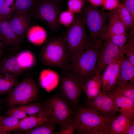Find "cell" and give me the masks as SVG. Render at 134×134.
Wrapping results in <instances>:
<instances>
[{
    "mask_svg": "<svg viewBox=\"0 0 134 134\" xmlns=\"http://www.w3.org/2000/svg\"><path fill=\"white\" fill-rule=\"evenodd\" d=\"M83 91L88 100L92 99L100 94L102 92L100 74L96 73L93 77L88 80L84 85Z\"/></svg>",
    "mask_w": 134,
    "mask_h": 134,
    "instance_id": "cell-19",
    "label": "cell"
},
{
    "mask_svg": "<svg viewBox=\"0 0 134 134\" xmlns=\"http://www.w3.org/2000/svg\"><path fill=\"white\" fill-rule=\"evenodd\" d=\"M56 3L59 4L63 0H52Z\"/></svg>",
    "mask_w": 134,
    "mask_h": 134,
    "instance_id": "cell-45",
    "label": "cell"
},
{
    "mask_svg": "<svg viewBox=\"0 0 134 134\" xmlns=\"http://www.w3.org/2000/svg\"><path fill=\"white\" fill-rule=\"evenodd\" d=\"M59 4L52 0H38L32 12L37 20L45 23L53 32L59 29V18L61 13Z\"/></svg>",
    "mask_w": 134,
    "mask_h": 134,
    "instance_id": "cell-7",
    "label": "cell"
},
{
    "mask_svg": "<svg viewBox=\"0 0 134 134\" xmlns=\"http://www.w3.org/2000/svg\"><path fill=\"white\" fill-rule=\"evenodd\" d=\"M104 92L113 99L120 113L134 120V102L115 90Z\"/></svg>",
    "mask_w": 134,
    "mask_h": 134,
    "instance_id": "cell-13",
    "label": "cell"
},
{
    "mask_svg": "<svg viewBox=\"0 0 134 134\" xmlns=\"http://www.w3.org/2000/svg\"><path fill=\"white\" fill-rule=\"evenodd\" d=\"M124 56V55L122 53L116 58L109 76L106 92L113 90L117 84L120 75V64Z\"/></svg>",
    "mask_w": 134,
    "mask_h": 134,
    "instance_id": "cell-22",
    "label": "cell"
},
{
    "mask_svg": "<svg viewBox=\"0 0 134 134\" xmlns=\"http://www.w3.org/2000/svg\"><path fill=\"white\" fill-rule=\"evenodd\" d=\"M25 69L20 63L17 56L6 58L0 61V73H7L17 77L21 75Z\"/></svg>",
    "mask_w": 134,
    "mask_h": 134,
    "instance_id": "cell-17",
    "label": "cell"
},
{
    "mask_svg": "<svg viewBox=\"0 0 134 134\" xmlns=\"http://www.w3.org/2000/svg\"><path fill=\"white\" fill-rule=\"evenodd\" d=\"M104 0H87L89 3L96 7L102 6Z\"/></svg>",
    "mask_w": 134,
    "mask_h": 134,
    "instance_id": "cell-41",
    "label": "cell"
},
{
    "mask_svg": "<svg viewBox=\"0 0 134 134\" xmlns=\"http://www.w3.org/2000/svg\"><path fill=\"white\" fill-rule=\"evenodd\" d=\"M37 0H15V11L32 13Z\"/></svg>",
    "mask_w": 134,
    "mask_h": 134,
    "instance_id": "cell-28",
    "label": "cell"
},
{
    "mask_svg": "<svg viewBox=\"0 0 134 134\" xmlns=\"http://www.w3.org/2000/svg\"><path fill=\"white\" fill-rule=\"evenodd\" d=\"M134 134V121L132 120L127 131L126 134Z\"/></svg>",
    "mask_w": 134,
    "mask_h": 134,
    "instance_id": "cell-42",
    "label": "cell"
},
{
    "mask_svg": "<svg viewBox=\"0 0 134 134\" xmlns=\"http://www.w3.org/2000/svg\"><path fill=\"white\" fill-rule=\"evenodd\" d=\"M3 116L1 115H0V123L1 120V119Z\"/></svg>",
    "mask_w": 134,
    "mask_h": 134,
    "instance_id": "cell-46",
    "label": "cell"
},
{
    "mask_svg": "<svg viewBox=\"0 0 134 134\" xmlns=\"http://www.w3.org/2000/svg\"><path fill=\"white\" fill-rule=\"evenodd\" d=\"M44 107V104L35 103L30 105H24L18 107L27 114L30 115L36 114L42 110Z\"/></svg>",
    "mask_w": 134,
    "mask_h": 134,
    "instance_id": "cell-32",
    "label": "cell"
},
{
    "mask_svg": "<svg viewBox=\"0 0 134 134\" xmlns=\"http://www.w3.org/2000/svg\"><path fill=\"white\" fill-rule=\"evenodd\" d=\"M101 47L90 44L70 64L63 69L69 71L80 81L83 87L85 82L95 74L96 66Z\"/></svg>",
    "mask_w": 134,
    "mask_h": 134,
    "instance_id": "cell-2",
    "label": "cell"
},
{
    "mask_svg": "<svg viewBox=\"0 0 134 134\" xmlns=\"http://www.w3.org/2000/svg\"><path fill=\"white\" fill-rule=\"evenodd\" d=\"M109 22L105 32L101 38L102 42L112 36L121 34H128L127 29L120 20L116 9L112 10L108 16Z\"/></svg>",
    "mask_w": 134,
    "mask_h": 134,
    "instance_id": "cell-14",
    "label": "cell"
},
{
    "mask_svg": "<svg viewBox=\"0 0 134 134\" xmlns=\"http://www.w3.org/2000/svg\"><path fill=\"white\" fill-rule=\"evenodd\" d=\"M31 31L29 32L28 35V39L31 42L35 44H39L43 42L45 37L43 32L35 33Z\"/></svg>",
    "mask_w": 134,
    "mask_h": 134,
    "instance_id": "cell-37",
    "label": "cell"
},
{
    "mask_svg": "<svg viewBox=\"0 0 134 134\" xmlns=\"http://www.w3.org/2000/svg\"><path fill=\"white\" fill-rule=\"evenodd\" d=\"M50 119H51L45 111L44 108L38 113L27 116L21 119L20 121L17 129L25 131Z\"/></svg>",
    "mask_w": 134,
    "mask_h": 134,
    "instance_id": "cell-16",
    "label": "cell"
},
{
    "mask_svg": "<svg viewBox=\"0 0 134 134\" xmlns=\"http://www.w3.org/2000/svg\"><path fill=\"white\" fill-rule=\"evenodd\" d=\"M32 13L15 11L8 20L15 33L22 38L25 37L31 24Z\"/></svg>",
    "mask_w": 134,
    "mask_h": 134,
    "instance_id": "cell-12",
    "label": "cell"
},
{
    "mask_svg": "<svg viewBox=\"0 0 134 134\" xmlns=\"http://www.w3.org/2000/svg\"><path fill=\"white\" fill-rule=\"evenodd\" d=\"M116 10L120 20L124 24L127 30H129L131 28L134 29V23L131 14L122 3H120Z\"/></svg>",
    "mask_w": 134,
    "mask_h": 134,
    "instance_id": "cell-24",
    "label": "cell"
},
{
    "mask_svg": "<svg viewBox=\"0 0 134 134\" xmlns=\"http://www.w3.org/2000/svg\"><path fill=\"white\" fill-rule=\"evenodd\" d=\"M116 58L100 74L101 89L102 92L106 91L109 78Z\"/></svg>",
    "mask_w": 134,
    "mask_h": 134,
    "instance_id": "cell-31",
    "label": "cell"
},
{
    "mask_svg": "<svg viewBox=\"0 0 134 134\" xmlns=\"http://www.w3.org/2000/svg\"><path fill=\"white\" fill-rule=\"evenodd\" d=\"M121 53L119 47L114 44L110 38L103 41L97 62L95 74H101Z\"/></svg>",
    "mask_w": 134,
    "mask_h": 134,
    "instance_id": "cell-11",
    "label": "cell"
},
{
    "mask_svg": "<svg viewBox=\"0 0 134 134\" xmlns=\"http://www.w3.org/2000/svg\"><path fill=\"white\" fill-rule=\"evenodd\" d=\"M69 58L63 36L50 38L41 50L39 58L41 63L49 67H58L62 69L68 64Z\"/></svg>",
    "mask_w": 134,
    "mask_h": 134,
    "instance_id": "cell-5",
    "label": "cell"
},
{
    "mask_svg": "<svg viewBox=\"0 0 134 134\" xmlns=\"http://www.w3.org/2000/svg\"><path fill=\"white\" fill-rule=\"evenodd\" d=\"M129 37L128 34H123L114 35L110 38L114 44L119 47L121 51L127 42Z\"/></svg>",
    "mask_w": 134,
    "mask_h": 134,
    "instance_id": "cell-36",
    "label": "cell"
},
{
    "mask_svg": "<svg viewBox=\"0 0 134 134\" xmlns=\"http://www.w3.org/2000/svg\"><path fill=\"white\" fill-rule=\"evenodd\" d=\"M1 103H2L1 101V100L0 99V109L1 107V104H2Z\"/></svg>",
    "mask_w": 134,
    "mask_h": 134,
    "instance_id": "cell-47",
    "label": "cell"
},
{
    "mask_svg": "<svg viewBox=\"0 0 134 134\" xmlns=\"http://www.w3.org/2000/svg\"><path fill=\"white\" fill-rule=\"evenodd\" d=\"M129 40L127 42L121 50V53L125 54L129 61L134 66V37H130Z\"/></svg>",
    "mask_w": 134,
    "mask_h": 134,
    "instance_id": "cell-30",
    "label": "cell"
},
{
    "mask_svg": "<svg viewBox=\"0 0 134 134\" xmlns=\"http://www.w3.org/2000/svg\"><path fill=\"white\" fill-rule=\"evenodd\" d=\"M15 0H4L1 9V17L8 21L15 11Z\"/></svg>",
    "mask_w": 134,
    "mask_h": 134,
    "instance_id": "cell-29",
    "label": "cell"
},
{
    "mask_svg": "<svg viewBox=\"0 0 134 134\" xmlns=\"http://www.w3.org/2000/svg\"><path fill=\"white\" fill-rule=\"evenodd\" d=\"M0 38L3 46L14 45L20 43L21 38L12 29L7 21L0 17Z\"/></svg>",
    "mask_w": 134,
    "mask_h": 134,
    "instance_id": "cell-15",
    "label": "cell"
},
{
    "mask_svg": "<svg viewBox=\"0 0 134 134\" xmlns=\"http://www.w3.org/2000/svg\"><path fill=\"white\" fill-rule=\"evenodd\" d=\"M3 46V45L2 44L1 40L0 38V53L2 51V48Z\"/></svg>",
    "mask_w": 134,
    "mask_h": 134,
    "instance_id": "cell-43",
    "label": "cell"
},
{
    "mask_svg": "<svg viewBox=\"0 0 134 134\" xmlns=\"http://www.w3.org/2000/svg\"><path fill=\"white\" fill-rule=\"evenodd\" d=\"M87 105L86 107L105 116L112 117L120 113L113 99L102 91L94 98L88 99Z\"/></svg>",
    "mask_w": 134,
    "mask_h": 134,
    "instance_id": "cell-10",
    "label": "cell"
},
{
    "mask_svg": "<svg viewBox=\"0 0 134 134\" xmlns=\"http://www.w3.org/2000/svg\"><path fill=\"white\" fill-rule=\"evenodd\" d=\"M114 116H105L86 107L78 106L73 115L75 132L79 134H108Z\"/></svg>",
    "mask_w": 134,
    "mask_h": 134,
    "instance_id": "cell-1",
    "label": "cell"
},
{
    "mask_svg": "<svg viewBox=\"0 0 134 134\" xmlns=\"http://www.w3.org/2000/svg\"><path fill=\"white\" fill-rule=\"evenodd\" d=\"M133 120L120 113L114 116L108 129V134H126Z\"/></svg>",
    "mask_w": 134,
    "mask_h": 134,
    "instance_id": "cell-18",
    "label": "cell"
},
{
    "mask_svg": "<svg viewBox=\"0 0 134 134\" xmlns=\"http://www.w3.org/2000/svg\"><path fill=\"white\" fill-rule=\"evenodd\" d=\"M60 89L64 98L73 107H76L83 87L79 81L67 70L62 69Z\"/></svg>",
    "mask_w": 134,
    "mask_h": 134,
    "instance_id": "cell-9",
    "label": "cell"
},
{
    "mask_svg": "<svg viewBox=\"0 0 134 134\" xmlns=\"http://www.w3.org/2000/svg\"><path fill=\"white\" fill-rule=\"evenodd\" d=\"M57 124L53 120L50 119L25 131L24 133L26 134H55Z\"/></svg>",
    "mask_w": 134,
    "mask_h": 134,
    "instance_id": "cell-21",
    "label": "cell"
},
{
    "mask_svg": "<svg viewBox=\"0 0 134 134\" xmlns=\"http://www.w3.org/2000/svg\"><path fill=\"white\" fill-rule=\"evenodd\" d=\"M122 3L130 14L134 23V1L123 0Z\"/></svg>",
    "mask_w": 134,
    "mask_h": 134,
    "instance_id": "cell-40",
    "label": "cell"
},
{
    "mask_svg": "<svg viewBox=\"0 0 134 134\" xmlns=\"http://www.w3.org/2000/svg\"><path fill=\"white\" fill-rule=\"evenodd\" d=\"M17 56L20 64L26 69L32 67L35 63L34 56L29 51H22Z\"/></svg>",
    "mask_w": 134,
    "mask_h": 134,
    "instance_id": "cell-27",
    "label": "cell"
},
{
    "mask_svg": "<svg viewBox=\"0 0 134 134\" xmlns=\"http://www.w3.org/2000/svg\"><path fill=\"white\" fill-rule=\"evenodd\" d=\"M120 3L119 0H104L102 6V10H114L118 7Z\"/></svg>",
    "mask_w": 134,
    "mask_h": 134,
    "instance_id": "cell-39",
    "label": "cell"
},
{
    "mask_svg": "<svg viewBox=\"0 0 134 134\" xmlns=\"http://www.w3.org/2000/svg\"><path fill=\"white\" fill-rule=\"evenodd\" d=\"M84 2V0H68V10L74 13H81Z\"/></svg>",
    "mask_w": 134,
    "mask_h": 134,
    "instance_id": "cell-34",
    "label": "cell"
},
{
    "mask_svg": "<svg viewBox=\"0 0 134 134\" xmlns=\"http://www.w3.org/2000/svg\"><path fill=\"white\" fill-rule=\"evenodd\" d=\"M74 13L68 10L61 12L59 16V22L67 27L73 22L74 18Z\"/></svg>",
    "mask_w": 134,
    "mask_h": 134,
    "instance_id": "cell-33",
    "label": "cell"
},
{
    "mask_svg": "<svg viewBox=\"0 0 134 134\" xmlns=\"http://www.w3.org/2000/svg\"><path fill=\"white\" fill-rule=\"evenodd\" d=\"M126 0L129 1H134V0Z\"/></svg>",
    "mask_w": 134,
    "mask_h": 134,
    "instance_id": "cell-48",
    "label": "cell"
},
{
    "mask_svg": "<svg viewBox=\"0 0 134 134\" xmlns=\"http://www.w3.org/2000/svg\"><path fill=\"white\" fill-rule=\"evenodd\" d=\"M18 82L16 77L7 73H0V94L8 93Z\"/></svg>",
    "mask_w": 134,
    "mask_h": 134,
    "instance_id": "cell-23",
    "label": "cell"
},
{
    "mask_svg": "<svg viewBox=\"0 0 134 134\" xmlns=\"http://www.w3.org/2000/svg\"><path fill=\"white\" fill-rule=\"evenodd\" d=\"M8 93L7 101L8 105L11 107L33 101L37 99L39 95L36 83L29 76L18 82Z\"/></svg>",
    "mask_w": 134,
    "mask_h": 134,
    "instance_id": "cell-6",
    "label": "cell"
},
{
    "mask_svg": "<svg viewBox=\"0 0 134 134\" xmlns=\"http://www.w3.org/2000/svg\"><path fill=\"white\" fill-rule=\"evenodd\" d=\"M81 13L88 30L90 44L95 47L101 46V38L107 29L108 15L104 10L89 3L83 7Z\"/></svg>",
    "mask_w": 134,
    "mask_h": 134,
    "instance_id": "cell-4",
    "label": "cell"
},
{
    "mask_svg": "<svg viewBox=\"0 0 134 134\" xmlns=\"http://www.w3.org/2000/svg\"><path fill=\"white\" fill-rule=\"evenodd\" d=\"M63 37L70 61L82 53L90 44L85 21L81 13L74 15L73 22L67 27Z\"/></svg>",
    "mask_w": 134,
    "mask_h": 134,
    "instance_id": "cell-3",
    "label": "cell"
},
{
    "mask_svg": "<svg viewBox=\"0 0 134 134\" xmlns=\"http://www.w3.org/2000/svg\"><path fill=\"white\" fill-rule=\"evenodd\" d=\"M19 122L10 116H3L0 123V132L7 134L8 132L17 130Z\"/></svg>",
    "mask_w": 134,
    "mask_h": 134,
    "instance_id": "cell-25",
    "label": "cell"
},
{
    "mask_svg": "<svg viewBox=\"0 0 134 134\" xmlns=\"http://www.w3.org/2000/svg\"><path fill=\"white\" fill-rule=\"evenodd\" d=\"M130 82H134V66L124 56L120 64V75L117 84Z\"/></svg>",
    "mask_w": 134,
    "mask_h": 134,
    "instance_id": "cell-20",
    "label": "cell"
},
{
    "mask_svg": "<svg viewBox=\"0 0 134 134\" xmlns=\"http://www.w3.org/2000/svg\"><path fill=\"white\" fill-rule=\"evenodd\" d=\"M4 0H0V17H1L0 14L1 9L2 5Z\"/></svg>",
    "mask_w": 134,
    "mask_h": 134,
    "instance_id": "cell-44",
    "label": "cell"
},
{
    "mask_svg": "<svg viewBox=\"0 0 134 134\" xmlns=\"http://www.w3.org/2000/svg\"><path fill=\"white\" fill-rule=\"evenodd\" d=\"M76 130V126L73 118L69 121L60 128L55 134H73Z\"/></svg>",
    "mask_w": 134,
    "mask_h": 134,
    "instance_id": "cell-35",
    "label": "cell"
},
{
    "mask_svg": "<svg viewBox=\"0 0 134 134\" xmlns=\"http://www.w3.org/2000/svg\"><path fill=\"white\" fill-rule=\"evenodd\" d=\"M6 113L7 115L19 120L27 116L25 112L18 107H12L10 108L7 110Z\"/></svg>",
    "mask_w": 134,
    "mask_h": 134,
    "instance_id": "cell-38",
    "label": "cell"
},
{
    "mask_svg": "<svg viewBox=\"0 0 134 134\" xmlns=\"http://www.w3.org/2000/svg\"><path fill=\"white\" fill-rule=\"evenodd\" d=\"M68 102L57 96H53L44 103V109L51 119L60 128L72 120L74 114Z\"/></svg>",
    "mask_w": 134,
    "mask_h": 134,
    "instance_id": "cell-8",
    "label": "cell"
},
{
    "mask_svg": "<svg viewBox=\"0 0 134 134\" xmlns=\"http://www.w3.org/2000/svg\"><path fill=\"white\" fill-rule=\"evenodd\" d=\"M113 89L134 102V82L118 83Z\"/></svg>",
    "mask_w": 134,
    "mask_h": 134,
    "instance_id": "cell-26",
    "label": "cell"
}]
</instances>
